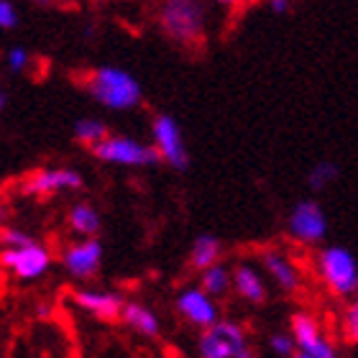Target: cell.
Returning a JSON list of instances; mask_svg holds the SVG:
<instances>
[{
	"instance_id": "20",
	"label": "cell",
	"mask_w": 358,
	"mask_h": 358,
	"mask_svg": "<svg viewBox=\"0 0 358 358\" xmlns=\"http://www.w3.org/2000/svg\"><path fill=\"white\" fill-rule=\"evenodd\" d=\"M72 136H75V141L85 149H95L97 143H103L108 136H110V128L108 123L100 118H80L72 128Z\"/></svg>"
},
{
	"instance_id": "31",
	"label": "cell",
	"mask_w": 358,
	"mask_h": 358,
	"mask_svg": "<svg viewBox=\"0 0 358 358\" xmlns=\"http://www.w3.org/2000/svg\"><path fill=\"white\" fill-rule=\"evenodd\" d=\"M292 358H310V356H307V353H302V351H297Z\"/></svg>"
},
{
	"instance_id": "5",
	"label": "cell",
	"mask_w": 358,
	"mask_h": 358,
	"mask_svg": "<svg viewBox=\"0 0 358 358\" xmlns=\"http://www.w3.org/2000/svg\"><path fill=\"white\" fill-rule=\"evenodd\" d=\"M287 236L297 246L315 248L328 236V215L315 200H299L287 215Z\"/></svg>"
},
{
	"instance_id": "26",
	"label": "cell",
	"mask_w": 358,
	"mask_h": 358,
	"mask_svg": "<svg viewBox=\"0 0 358 358\" xmlns=\"http://www.w3.org/2000/svg\"><path fill=\"white\" fill-rule=\"evenodd\" d=\"M18 26V8L13 0H0V29L13 31Z\"/></svg>"
},
{
	"instance_id": "18",
	"label": "cell",
	"mask_w": 358,
	"mask_h": 358,
	"mask_svg": "<svg viewBox=\"0 0 358 358\" xmlns=\"http://www.w3.org/2000/svg\"><path fill=\"white\" fill-rule=\"evenodd\" d=\"M220 256H223V243L217 236L213 233H200L197 238L192 241V248H189V266L202 274L205 268L220 264Z\"/></svg>"
},
{
	"instance_id": "22",
	"label": "cell",
	"mask_w": 358,
	"mask_h": 358,
	"mask_svg": "<svg viewBox=\"0 0 358 358\" xmlns=\"http://www.w3.org/2000/svg\"><path fill=\"white\" fill-rule=\"evenodd\" d=\"M338 177H341L338 164L325 159V162H317V164L310 169V174H307V185H310V189H315V192H322V189H328Z\"/></svg>"
},
{
	"instance_id": "13",
	"label": "cell",
	"mask_w": 358,
	"mask_h": 358,
	"mask_svg": "<svg viewBox=\"0 0 358 358\" xmlns=\"http://www.w3.org/2000/svg\"><path fill=\"white\" fill-rule=\"evenodd\" d=\"M72 302L77 310H83L85 315L95 317L103 322H115L123 315L126 299L120 297L118 292L113 289H95V287H80L72 292Z\"/></svg>"
},
{
	"instance_id": "2",
	"label": "cell",
	"mask_w": 358,
	"mask_h": 358,
	"mask_svg": "<svg viewBox=\"0 0 358 358\" xmlns=\"http://www.w3.org/2000/svg\"><path fill=\"white\" fill-rule=\"evenodd\" d=\"M83 87L105 110L126 113L138 108L143 100L141 83L123 67H95L83 77Z\"/></svg>"
},
{
	"instance_id": "7",
	"label": "cell",
	"mask_w": 358,
	"mask_h": 358,
	"mask_svg": "<svg viewBox=\"0 0 358 358\" xmlns=\"http://www.w3.org/2000/svg\"><path fill=\"white\" fill-rule=\"evenodd\" d=\"M151 146L157 149L159 159L177 172H185L189 166V154H187L182 128L169 113H157L151 120Z\"/></svg>"
},
{
	"instance_id": "3",
	"label": "cell",
	"mask_w": 358,
	"mask_h": 358,
	"mask_svg": "<svg viewBox=\"0 0 358 358\" xmlns=\"http://www.w3.org/2000/svg\"><path fill=\"white\" fill-rule=\"evenodd\" d=\"M315 276L322 289L336 299L358 297V262L356 256L343 246H320L313 259Z\"/></svg>"
},
{
	"instance_id": "28",
	"label": "cell",
	"mask_w": 358,
	"mask_h": 358,
	"mask_svg": "<svg viewBox=\"0 0 358 358\" xmlns=\"http://www.w3.org/2000/svg\"><path fill=\"white\" fill-rule=\"evenodd\" d=\"M268 8H271L274 13L284 15V13H289L292 10V0H268Z\"/></svg>"
},
{
	"instance_id": "16",
	"label": "cell",
	"mask_w": 358,
	"mask_h": 358,
	"mask_svg": "<svg viewBox=\"0 0 358 358\" xmlns=\"http://www.w3.org/2000/svg\"><path fill=\"white\" fill-rule=\"evenodd\" d=\"M120 322L141 338H159V333H162V320H159V315L154 313L151 307L143 305V302H136V299H126Z\"/></svg>"
},
{
	"instance_id": "24",
	"label": "cell",
	"mask_w": 358,
	"mask_h": 358,
	"mask_svg": "<svg viewBox=\"0 0 358 358\" xmlns=\"http://www.w3.org/2000/svg\"><path fill=\"white\" fill-rule=\"evenodd\" d=\"M6 67L13 72V75H23L26 69L31 67V52L26 46H10L6 52Z\"/></svg>"
},
{
	"instance_id": "30",
	"label": "cell",
	"mask_w": 358,
	"mask_h": 358,
	"mask_svg": "<svg viewBox=\"0 0 358 358\" xmlns=\"http://www.w3.org/2000/svg\"><path fill=\"white\" fill-rule=\"evenodd\" d=\"M236 358H256V356H254V351H251V348H246V351L238 353V356H236Z\"/></svg>"
},
{
	"instance_id": "4",
	"label": "cell",
	"mask_w": 358,
	"mask_h": 358,
	"mask_svg": "<svg viewBox=\"0 0 358 358\" xmlns=\"http://www.w3.org/2000/svg\"><path fill=\"white\" fill-rule=\"evenodd\" d=\"M90 154L97 162H103V164L123 166V169H146V166H154L162 162L151 143H143L138 138H134V136L120 134H110L103 143H97Z\"/></svg>"
},
{
	"instance_id": "25",
	"label": "cell",
	"mask_w": 358,
	"mask_h": 358,
	"mask_svg": "<svg viewBox=\"0 0 358 358\" xmlns=\"http://www.w3.org/2000/svg\"><path fill=\"white\" fill-rule=\"evenodd\" d=\"M34 236L29 231H23V228H15V225H6L3 231H0V243L3 248H21V246H29L34 243Z\"/></svg>"
},
{
	"instance_id": "10",
	"label": "cell",
	"mask_w": 358,
	"mask_h": 358,
	"mask_svg": "<svg viewBox=\"0 0 358 358\" xmlns=\"http://www.w3.org/2000/svg\"><path fill=\"white\" fill-rule=\"evenodd\" d=\"M289 333L294 336L297 351L307 353L310 358H338L336 341L328 336L322 322L313 313H294L289 320Z\"/></svg>"
},
{
	"instance_id": "17",
	"label": "cell",
	"mask_w": 358,
	"mask_h": 358,
	"mask_svg": "<svg viewBox=\"0 0 358 358\" xmlns=\"http://www.w3.org/2000/svg\"><path fill=\"white\" fill-rule=\"evenodd\" d=\"M100 223H103V217L97 213V208L92 202H75L67 213V225L69 231L75 233L77 238H97V233H100Z\"/></svg>"
},
{
	"instance_id": "14",
	"label": "cell",
	"mask_w": 358,
	"mask_h": 358,
	"mask_svg": "<svg viewBox=\"0 0 358 358\" xmlns=\"http://www.w3.org/2000/svg\"><path fill=\"white\" fill-rule=\"evenodd\" d=\"M262 268L282 294H297L302 289V271L297 262L282 248H264Z\"/></svg>"
},
{
	"instance_id": "6",
	"label": "cell",
	"mask_w": 358,
	"mask_h": 358,
	"mask_svg": "<svg viewBox=\"0 0 358 358\" xmlns=\"http://www.w3.org/2000/svg\"><path fill=\"white\" fill-rule=\"evenodd\" d=\"M83 185L85 177L72 166H41L23 177L21 189L29 197L49 200L62 192H77V189H83Z\"/></svg>"
},
{
	"instance_id": "15",
	"label": "cell",
	"mask_w": 358,
	"mask_h": 358,
	"mask_svg": "<svg viewBox=\"0 0 358 358\" xmlns=\"http://www.w3.org/2000/svg\"><path fill=\"white\" fill-rule=\"evenodd\" d=\"M233 292L248 305H264L268 297L266 279L254 264L241 262L233 266Z\"/></svg>"
},
{
	"instance_id": "11",
	"label": "cell",
	"mask_w": 358,
	"mask_h": 358,
	"mask_svg": "<svg viewBox=\"0 0 358 358\" xmlns=\"http://www.w3.org/2000/svg\"><path fill=\"white\" fill-rule=\"evenodd\" d=\"M59 264L75 282H90L100 271V264H103V243L97 238L72 241L62 251Z\"/></svg>"
},
{
	"instance_id": "1",
	"label": "cell",
	"mask_w": 358,
	"mask_h": 358,
	"mask_svg": "<svg viewBox=\"0 0 358 358\" xmlns=\"http://www.w3.org/2000/svg\"><path fill=\"white\" fill-rule=\"evenodd\" d=\"M157 26L172 44L197 49L208 38V10L202 0H162L157 6Z\"/></svg>"
},
{
	"instance_id": "9",
	"label": "cell",
	"mask_w": 358,
	"mask_h": 358,
	"mask_svg": "<svg viewBox=\"0 0 358 358\" xmlns=\"http://www.w3.org/2000/svg\"><path fill=\"white\" fill-rule=\"evenodd\" d=\"M246 348V330L233 320H217L213 328L200 330V338H197V356L200 358H236Z\"/></svg>"
},
{
	"instance_id": "8",
	"label": "cell",
	"mask_w": 358,
	"mask_h": 358,
	"mask_svg": "<svg viewBox=\"0 0 358 358\" xmlns=\"http://www.w3.org/2000/svg\"><path fill=\"white\" fill-rule=\"evenodd\" d=\"M52 251L44 243H29L21 248H3L0 254V264L6 268V274H10L15 282H36L52 268Z\"/></svg>"
},
{
	"instance_id": "19",
	"label": "cell",
	"mask_w": 358,
	"mask_h": 358,
	"mask_svg": "<svg viewBox=\"0 0 358 358\" xmlns=\"http://www.w3.org/2000/svg\"><path fill=\"white\" fill-rule=\"evenodd\" d=\"M200 287L208 292L210 297H215V299L225 297V294L233 289V268L225 266L223 262L205 268V271L200 274Z\"/></svg>"
},
{
	"instance_id": "12",
	"label": "cell",
	"mask_w": 358,
	"mask_h": 358,
	"mask_svg": "<svg viewBox=\"0 0 358 358\" xmlns=\"http://www.w3.org/2000/svg\"><path fill=\"white\" fill-rule=\"evenodd\" d=\"M179 317L189 325H194L197 330H208L220 320V307H217L215 297H210L208 292L197 287H185L174 299Z\"/></svg>"
},
{
	"instance_id": "27",
	"label": "cell",
	"mask_w": 358,
	"mask_h": 358,
	"mask_svg": "<svg viewBox=\"0 0 358 358\" xmlns=\"http://www.w3.org/2000/svg\"><path fill=\"white\" fill-rule=\"evenodd\" d=\"M215 8H220V10H225V13L236 15L238 10H243L246 8V3H251V0H210Z\"/></svg>"
},
{
	"instance_id": "29",
	"label": "cell",
	"mask_w": 358,
	"mask_h": 358,
	"mask_svg": "<svg viewBox=\"0 0 358 358\" xmlns=\"http://www.w3.org/2000/svg\"><path fill=\"white\" fill-rule=\"evenodd\" d=\"M34 6H38V8H57L62 3V0H31Z\"/></svg>"
},
{
	"instance_id": "21",
	"label": "cell",
	"mask_w": 358,
	"mask_h": 358,
	"mask_svg": "<svg viewBox=\"0 0 358 358\" xmlns=\"http://www.w3.org/2000/svg\"><path fill=\"white\" fill-rule=\"evenodd\" d=\"M338 338L345 345H358V297L348 299L338 317Z\"/></svg>"
},
{
	"instance_id": "23",
	"label": "cell",
	"mask_w": 358,
	"mask_h": 358,
	"mask_svg": "<svg viewBox=\"0 0 358 358\" xmlns=\"http://www.w3.org/2000/svg\"><path fill=\"white\" fill-rule=\"evenodd\" d=\"M268 351L274 353L276 358H292L297 353V343L292 333H274L268 336Z\"/></svg>"
}]
</instances>
